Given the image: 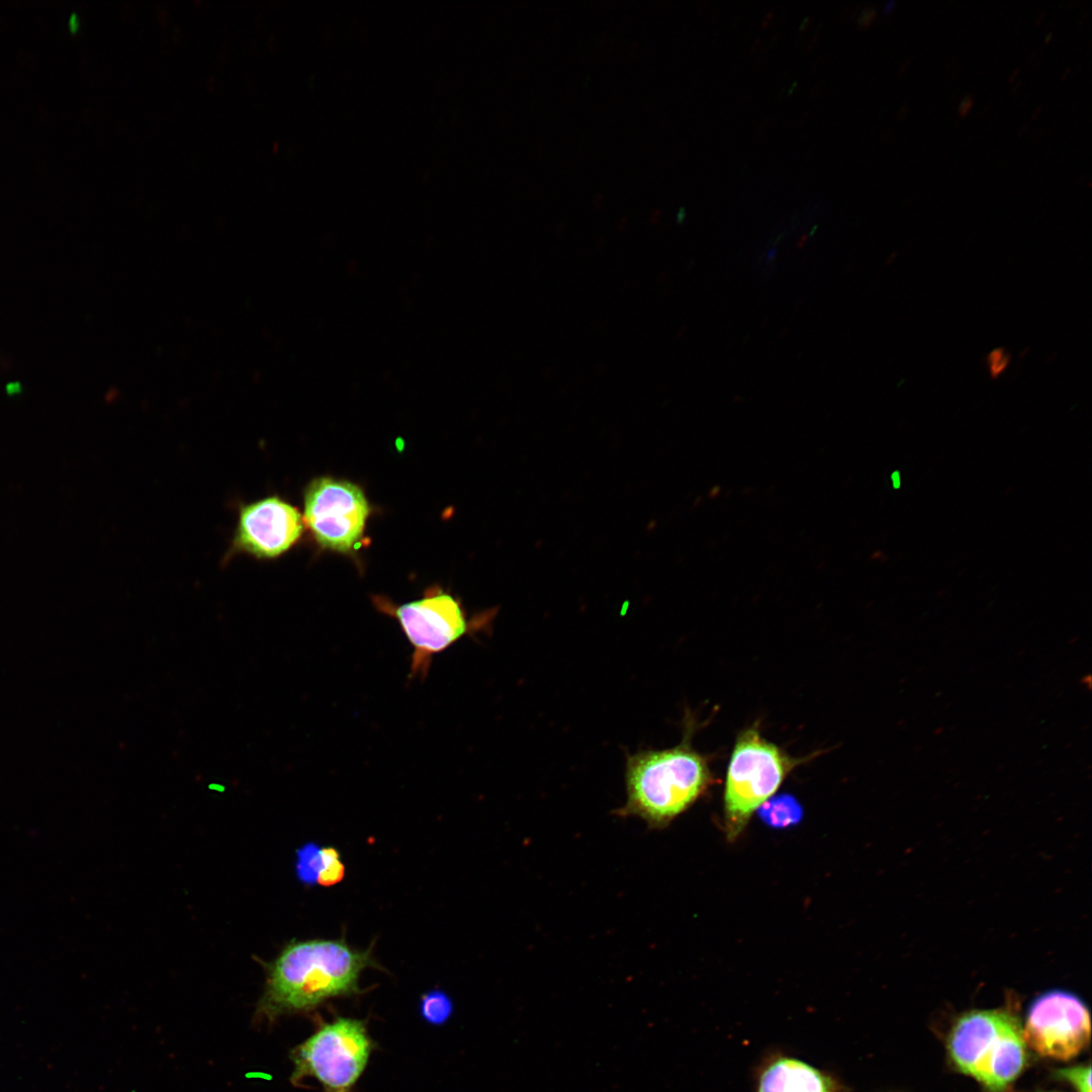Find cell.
Returning <instances> with one entry per match:
<instances>
[{
  "label": "cell",
  "mask_w": 1092,
  "mask_h": 1092,
  "mask_svg": "<svg viewBox=\"0 0 1092 1092\" xmlns=\"http://www.w3.org/2000/svg\"><path fill=\"white\" fill-rule=\"evenodd\" d=\"M367 968H381L372 947L357 949L344 937L292 940L267 966L262 1005L272 1014L307 1011L329 999L356 995Z\"/></svg>",
  "instance_id": "obj_1"
},
{
  "label": "cell",
  "mask_w": 1092,
  "mask_h": 1092,
  "mask_svg": "<svg viewBox=\"0 0 1092 1092\" xmlns=\"http://www.w3.org/2000/svg\"><path fill=\"white\" fill-rule=\"evenodd\" d=\"M1058 1074L1071 1084L1077 1092H1091V1068L1089 1065H1078L1062 1069Z\"/></svg>",
  "instance_id": "obj_15"
},
{
  "label": "cell",
  "mask_w": 1092,
  "mask_h": 1092,
  "mask_svg": "<svg viewBox=\"0 0 1092 1092\" xmlns=\"http://www.w3.org/2000/svg\"><path fill=\"white\" fill-rule=\"evenodd\" d=\"M422 1017L434 1025L443 1024L452 1014L453 1003L441 990H432L424 994L420 1002Z\"/></svg>",
  "instance_id": "obj_12"
},
{
  "label": "cell",
  "mask_w": 1092,
  "mask_h": 1092,
  "mask_svg": "<svg viewBox=\"0 0 1092 1092\" xmlns=\"http://www.w3.org/2000/svg\"><path fill=\"white\" fill-rule=\"evenodd\" d=\"M375 606L398 622L413 647L410 678L425 679L434 655L484 630L492 617L490 613L468 619L460 601L437 586L420 600L396 606L377 598Z\"/></svg>",
  "instance_id": "obj_4"
},
{
  "label": "cell",
  "mask_w": 1092,
  "mask_h": 1092,
  "mask_svg": "<svg viewBox=\"0 0 1092 1092\" xmlns=\"http://www.w3.org/2000/svg\"><path fill=\"white\" fill-rule=\"evenodd\" d=\"M876 10L874 8H866L860 13L857 19V25L859 28H867L875 19Z\"/></svg>",
  "instance_id": "obj_17"
},
{
  "label": "cell",
  "mask_w": 1092,
  "mask_h": 1092,
  "mask_svg": "<svg viewBox=\"0 0 1092 1092\" xmlns=\"http://www.w3.org/2000/svg\"><path fill=\"white\" fill-rule=\"evenodd\" d=\"M345 877V864L341 859L340 851L334 846L321 847V868L316 876V884L331 887L340 883Z\"/></svg>",
  "instance_id": "obj_14"
},
{
  "label": "cell",
  "mask_w": 1092,
  "mask_h": 1092,
  "mask_svg": "<svg viewBox=\"0 0 1092 1092\" xmlns=\"http://www.w3.org/2000/svg\"><path fill=\"white\" fill-rule=\"evenodd\" d=\"M373 1041L363 1020L338 1017L324 1023L292 1053V1079H315L324 1092H351L364 1072Z\"/></svg>",
  "instance_id": "obj_5"
},
{
  "label": "cell",
  "mask_w": 1092,
  "mask_h": 1092,
  "mask_svg": "<svg viewBox=\"0 0 1092 1092\" xmlns=\"http://www.w3.org/2000/svg\"><path fill=\"white\" fill-rule=\"evenodd\" d=\"M321 868V847L308 842L296 850L295 870L298 880L311 886L316 884V876Z\"/></svg>",
  "instance_id": "obj_13"
},
{
  "label": "cell",
  "mask_w": 1092,
  "mask_h": 1092,
  "mask_svg": "<svg viewBox=\"0 0 1092 1092\" xmlns=\"http://www.w3.org/2000/svg\"><path fill=\"white\" fill-rule=\"evenodd\" d=\"M770 14H771V13H770ZM770 14L766 16V20L770 18ZM765 24H766V21H765V22H763V25H765Z\"/></svg>",
  "instance_id": "obj_22"
},
{
  "label": "cell",
  "mask_w": 1092,
  "mask_h": 1092,
  "mask_svg": "<svg viewBox=\"0 0 1092 1092\" xmlns=\"http://www.w3.org/2000/svg\"><path fill=\"white\" fill-rule=\"evenodd\" d=\"M809 20H810V19H809L808 17H806V18L804 19V21H803L802 25H801V28H803V27H804V25H806V22H807V21H809Z\"/></svg>",
  "instance_id": "obj_21"
},
{
  "label": "cell",
  "mask_w": 1092,
  "mask_h": 1092,
  "mask_svg": "<svg viewBox=\"0 0 1092 1092\" xmlns=\"http://www.w3.org/2000/svg\"><path fill=\"white\" fill-rule=\"evenodd\" d=\"M947 1051L958 1070L990 1092L1004 1091L1026 1063L1020 1020L1007 1007L963 1014L948 1033Z\"/></svg>",
  "instance_id": "obj_3"
},
{
  "label": "cell",
  "mask_w": 1092,
  "mask_h": 1092,
  "mask_svg": "<svg viewBox=\"0 0 1092 1092\" xmlns=\"http://www.w3.org/2000/svg\"><path fill=\"white\" fill-rule=\"evenodd\" d=\"M756 1092H838L834 1081L798 1059L782 1057L761 1071Z\"/></svg>",
  "instance_id": "obj_10"
},
{
  "label": "cell",
  "mask_w": 1092,
  "mask_h": 1092,
  "mask_svg": "<svg viewBox=\"0 0 1092 1092\" xmlns=\"http://www.w3.org/2000/svg\"><path fill=\"white\" fill-rule=\"evenodd\" d=\"M369 506L362 489L331 477L313 479L304 492L303 521L323 548L348 553L361 539Z\"/></svg>",
  "instance_id": "obj_7"
},
{
  "label": "cell",
  "mask_w": 1092,
  "mask_h": 1092,
  "mask_svg": "<svg viewBox=\"0 0 1092 1092\" xmlns=\"http://www.w3.org/2000/svg\"><path fill=\"white\" fill-rule=\"evenodd\" d=\"M690 737L672 748L626 753V802L622 817H638L652 828L669 824L707 789V760L693 749Z\"/></svg>",
  "instance_id": "obj_2"
},
{
  "label": "cell",
  "mask_w": 1092,
  "mask_h": 1092,
  "mask_svg": "<svg viewBox=\"0 0 1092 1092\" xmlns=\"http://www.w3.org/2000/svg\"><path fill=\"white\" fill-rule=\"evenodd\" d=\"M69 26L71 30L75 31L80 26V21L76 13H72L69 18Z\"/></svg>",
  "instance_id": "obj_19"
},
{
  "label": "cell",
  "mask_w": 1092,
  "mask_h": 1092,
  "mask_svg": "<svg viewBox=\"0 0 1092 1092\" xmlns=\"http://www.w3.org/2000/svg\"><path fill=\"white\" fill-rule=\"evenodd\" d=\"M303 520L292 505L277 495L241 504L226 557L243 554L272 560L300 538Z\"/></svg>",
  "instance_id": "obj_9"
},
{
  "label": "cell",
  "mask_w": 1092,
  "mask_h": 1092,
  "mask_svg": "<svg viewBox=\"0 0 1092 1092\" xmlns=\"http://www.w3.org/2000/svg\"><path fill=\"white\" fill-rule=\"evenodd\" d=\"M894 5H895V2H893V1L888 2L887 5L885 6V12H890Z\"/></svg>",
  "instance_id": "obj_20"
},
{
  "label": "cell",
  "mask_w": 1092,
  "mask_h": 1092,
  "mask_svg": "<svg viewBox=\"0 0 1092 1092\" xmlns=\"http://www.w3.org/2000/svg\"><path fill=\"white\" fill-rule=\"evenodd\" d=\"M759 809L760 817L767 824L776 827L793 825L802 817L800 804L789 795L768 799Z\"/></svg>",
  "instance_id": "obj_11"
},
{
  "label": "cell",
  "mask_w": 1092,
  "mask_h": 1092,
  "mask_svg": "<svg viewBox=\"0 0 1092 1092\" xmlns=\"http://www.w3.org/2000/svg\"><path fill=\"white\" fill-rule=\"evenodd\" d=\"M798 761L749 728L737 738L725 787L727 832L735 837L751 813L779 789Z\"/></svg>",
  "instance_id": "obj_6"
},
{
  "label": "cell",
  "mask_w": 1092,
  "mask_h": 1092,
  "mask_svg": "<svg viewBox=\"0 0 1092 1092\" xmlns=\"http://www.w3.org/2000/svg\"><path fill=\"white\" fill-rule=\"evenodd\" d=\"M1010 355L1002 347L995 348L986 357L987 372L992 379L1000 377L1010 364Z\"/></svg>",
  "instance_id": "obj_16"
},
{
  "label": "cell",
  "mask_w": 1092,
  "mask_h": 1092,
  "mask_svg": "<svg viewBox=\"0 0 1092 1092\" xmlns=\"http://www.w3.org/2000/svg\"><path fill=\"white\" fill-rule=\"evenodd\" d=\"M974 105V100L971 95L966 96L959 105V113L961 116H966Z\"/></svg>",
  "instance_id": "obj_18"
},
{
  "label": "cell",
  "mask_w": 1092,
  "mask_h": 1092,
  "mask_svg": "<svg viewBox=\"0 0 1092 1092\" xmlns=\"http://www.w3.org/2000/svg\"><path fill=\"white\" fill-rule=\"evenodd\" d=\"M1091 1026L1084 1001L1069 991L1055 989L1030 1004L1022 1027L1025 1044L1055 1060L1078 1056L1088 1044Z\"/></svg>",
  "instance_id": "obj_8"
},
{
  "label": "cell",
  "mask_w": 1092,
  "mask_h": 1092,
  "mask_svg": "<svg viewBox=\"0 0 1092 1092\" xmlns=\"http://www.w3.org/2000/svg\"><path fill=\"white\" fill-rule=\"evenodd\" d=\"M1051 37H1052V34H1049V35L1046 36L1045 40H1046V41H1049V39H1050Z\"/></svg>",
  "instance_id": "obj_23"
}]
</instances>
